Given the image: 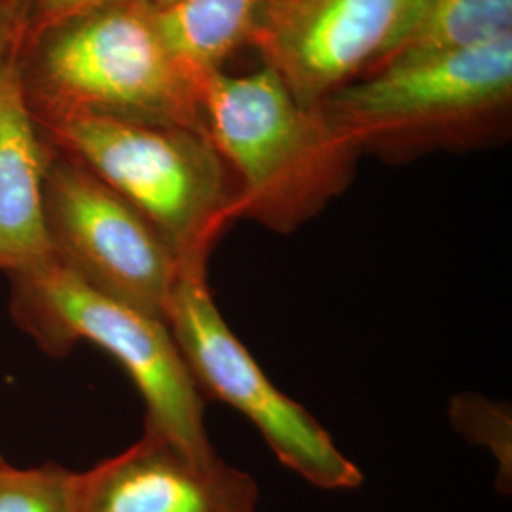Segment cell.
Listing matches in <instances>:
<instances>
[{
    "mask_svg": "<svg viewBox=\"0 0 512 512\" xmlns=\"http://www.w3.org/2000/svg\"><path fill=\"white\" fill-rule=\"evenodd\" d=\"M12 65L37 124L92 116L207 131L198 84L165 48L143 0L50 31Z\"/></svg>",
    "mask_w": 512,
    "mask_h": 512,
    "instance_id": "obj_2",
    "label": "cell"
},
{
    "mask_svg": "<svg viewBox=\"0 0 512 512\" xmlns=\"http://www.w3.org/2000/svg\"><path fill=\"white\" fill-rule=\"evenodd\" d=\"M509 33L512 0H404L391 37L366 74L393 61L467 50Z\"/></svg>",
    "mask_w": 512,
    "mask_h": 512,
    "instance_id": "obj_12",
    "label": "cell"
},
{
    "mask_svg": "<svg viewBox=\"0 0 512 512\" xmlns=\"http://www.w3.org/2000/svg\"><path fill=\"white\" fill-rule=\"evenodd\" d=\"M8 57H6V52H4V48H2V44H0V67H2V63L6 61Z\"/></svg>",
    "mask_w": 512,
    "mask_h": 512,
    "instance_id": "obj_18",
    "label": "cell"
},
{
    "mask_svg": "<svg viewBox=\"0 0 512 512\" xmlns=\"http://www.w3.org/2000/svg\"><path fill=\"white\" fill-rule=\"evenodd\" d=\"M122 2H128V0H31L16 55L25 46L35 42L37 38L48 35L50 31L69 25L78 19L88 18L92 14Z\"/></svg>",
    "mask_w": 512,
    "mask_h": 512,
    "instance_id": "obj_15",
    "label": "cell"
},
{
    "mask_svg": "<svg viewBox=\"0 0 512 512\" xmlns=\"http://www.w3.org/2000/svg\"><path fill=\"white\" fill-rule=\"evenodd\" d=\"M8 279L12 321L42 353L65 357L78 342L105 349L145 401V431L190 458L219 459L205 429V397L167 323L93 291L54 258Z\"/></svg>",
    "mask_w": 512,
    "mask_h": 512,
    "instance_id": "obj_5",
    "label": "cell"
},
{
    "mask_svg": "<svg viewBox=\"0 0 512 512\" xmlns=\"http://www.w3.org/2000/svg\"><path fill=\"white\" fill-rule=\"evenodd\" d=\"M404 0H266L255 46L302 107L363 78L391 37Z\"/></svg>",
    "mask_w": 512,
    "mask_h": 512,
    "instance_id": "obj_8",
    "label": "cell"
},
{
    "mask_svg": "<svg viewBox=\"0 0 512 512\" xmlns=\"http://www.w3.org/2000/svg\"><path fill=\"white\" fill-rule=\"evenodd\" d=\"M48 143L25 105L12 61L0 67V272L50 260L42 207Z\"/></svg>",
    "mask_w": 512,
    "mask_h": 512,
    "instance_id": "obj_10",
    "label": "cell"
},
{
    "mask_svg": "<svg viewBox=\"0 0 512 512\" xmlns=\"http://www.w3.org/2000/svg\"><path fill=\"white\" fill-rule=\"evenodd\" d=\"M42 207L50 255L61 268L93 291L167 323L186 275L179 256L128 200L50 143Z\"/></svg>",
    "mask_w": 512,
    "mask_h": 512,
    "instance_id": "obj_6",
    "label": "cell"
},
{
    "mask_svg": "<svg viewBox=\"0 0 512 512\" xmlns=\"http://www.w3.org/2000/svg\"><path fill=\"white\" fill-rule=\"evenodd\" d=\"M167 327L205 401L219 399L251 421L275 458L321 490H357L361 469L325 427L264 374L226 325L207 277L186 274L167 311Z\"/></svg>",
    "mask_w": 512,
    "mask_h": 512,
    "instance_id": "obj_7",
    "label": "cell"
},
{
    "mask_svg": "<svg viewBox=\"0 0 512 512\" xmlns=\"http://www.w3.org/2000/svg\"><path fill=\"white\" fill-rule=\"evenodd\" d=\"M42 137L128 200L179 256L207 262L238 220V186L207 131L73 116L37 124Z\"/></svg>",
    "mask_w": 512,
    "mask_h": 512,
    "instance_id": "obj_4",
    "label": "cell"
},
{
    "mask_svg": "<svg viewBox=\"0 0 512 512\" xmlns=\"http://www.w3.org/2000/svg\"><path fill=\"white\" fill-rule=\"evenodd\" d=\"M450 420L463 437L492 452L497 461V486L505 494L512 484L511 406L482 395H456L450 401Z\"/></svg>",
    "mask_w": 512,
    "mask_h": 512,
    "instance_id": "obj_14",
    "label": "cell"
},
{
    "mask_svg": "<svg viewBox=\"0 0 512 512\" xmlns=\"http://www.w3.org/2000/svg\"><path fill=\"white\" fill-rule=\"evenodd\" d=\"M0 512H78V473L57 463L0 465Z\"/></svg>",
    "mask_w": 512,
    "mask_h": 512,
    "instance_id": "obj_13",
    "label": "cell"
},
{
    "mask_svg": "<svg viewBox=\"0 0 512 512\" xmlns=\"http://www.w3.org/2000/svg\"><path fill=\"white\" fill-rule=\"evenodd\" d=\"M255 478L198 461L145 431L128 450L78 473V512H258Z\"/></svg>",
    "mask_w": 512,
    "mask_h": 512,
    "instance_id": "obj_9",
    "label": "cell"
},
{
    "mask_svg": "<svg viewBox=\"0 0 512 512\" xmlns=\"http://www.w3.org/2000/svg\"><path fill=\"white\" fill-rule=\"evenodd\" d=\"M6 463V459L2 458V454H0V465H4Z\"/></svg>",
    "mask_w": 512,
    "mask_h": 512,
    "instance_id": "obj_19",
    "label": "cell"
},
{
    "mask_svg": "<svg viewBox=\"0 0 512 512\" xmlns=\"http://www.w3.org/2000/svg\"><path fill=\"white\" fill-rule=\"evenodd\" d=\"M200 105L238 186V220L293 234L353 183L361 152L323 110L302 107L270 67L207 74Z\"/></svg>",
    "mask_w": 512,
    "mask_h": 512,
    "instance_id": "obj_1",
    "label": "cell"
},
{
    "mask_svg": "<svg viewBox=\"0 0 512 512\" xmlns=\"http://www.w3.org/2000/svg\"><path fill=\"white\" fill-rule=\"evenodd\" d=\"M512 101V33L467 50L387 63L317 107L363 154L412 160L492 141Z\"/></svg>",
    "mask_w": 512,
    "mask_h": 512,
    "instance_id": "obj_3",
    "label": "cell"
},
{
    "mask_svg": "<svg viewBox=\"0 0 512 512\" xmlns=\"http://www.w3.org/2000/svg\"><path fill=\"white\" fill-rule=\"evenodd\" d=\"M266 0H173L152 8L165 48L200 90L207 74L251 46Z\"/></svg>",
    "mask_w": 512,
    "mask_h": 512,
    "instance_id": "obj_11",
    "label": "cell"
},
{
    "mask_svg": "<svg viewBox=\"0 0 512 512\" xmlns=\"http://www.w3.org/2000/svg\"><path fill=\"white\" fill-rule=\"evenodd\" d=\"M143 2L148 4L150 8H154V10H156V8H164L167 4H171L173 0H143Z\"/></svg>",
    "mask_w": 512,
    "mask_h": 512,
    "instance_id": "obj_17",
    "label": "cell"
},
{
    "mask_svg": "<svg viewBox=\"0 0 512 512\" xmlns=\"http://www.w3.org/2000/svg\"><path fill=\"white\" fill-rule=\"evenodd\" d=\"M29 4L31 0H0V42L10 59L18 52Z\"/></svg>",
    "mask_w": 512,
    "mask_h": 512,
    "instance_id": "obj_16",
    "label": "cell"
}]
</instances>
